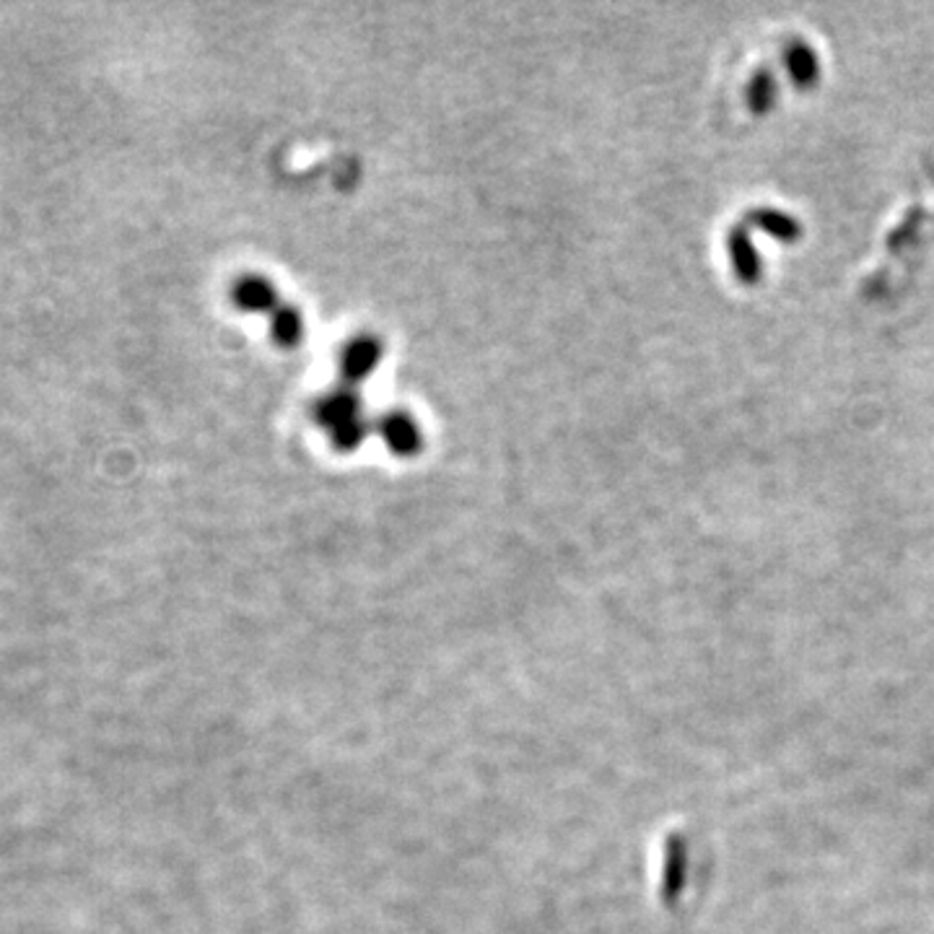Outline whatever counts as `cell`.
Here are the masks:
<instances>
[{
	"label": "cell",
	"instance_id": "cell-6",
	"mask_svg": "<svg viewBox=\"0 0 934 934\" xmlns=\"http://www.w3.org/2000/svg\"><path fill=\"white\" fill-rule=\"evenodd\" d=\"M369 431H372V426H369V421L364 419V415H356V419H351V421L341 423V426L330 429L328 434H330V442H333L338 446V450H341V452H353V450H359V446L366 442Z\"/></svg>",
	"mask_w": 934,
	"mask_h": 934
},
{
	"label": "cell",
	"instance_id": "cell-1",
	"mask_svg": "<svg viewBox=\"0 0 934 934\" xmlns=\"http://www.w3.org/2000/svg\"><path fill=\"white\" fill-rule=\"evenodd\" d=\"M376 431H380L382 442L388 444V450L398 458H413V454L421 452L423 446V431L421 423L413 419L411 413L405 411H388L376 423Z\"/></svg>",
	"mask_w": 934,
	"mask_h": 934
},
{
	"label": "cell",
	"instance_id": "cell-4",
	"mask_svg": "<svg viewBox=\"0 0 934 934\" xmlns=\"http://www.w3.org/2000/svg\"><path fill=\"white\" fill-rule=\"evenodd\" d=\"M234 301L244 312L254 314H270L281 304V301H278V289L262 275H244L242 281L234 285Z\"/></svg>",
	"mask_w": 934,
	"mask_h": 934
},
{
	"label": "cell",
	"instance_id": "cell-2",
	"mask_svg": "<svg viewBox=\"0 0 934 934\" xmlns=\"http://www.w3.org/2000/svg\"><path fill=\"white\" fill-rule=\"evenodd\" d=\"M382 361V343L374 335H359L349 341L341 356V372L345 382L356 384L369 380Z\"/></svg>",
	"mask_w": 934,
	"mask_h": 934
},
{
	"label": "cell",
	"instance_id": "cell-5",
	"mask_svg": "<svg viewBox=\"0 0 934 934\" xmlns=\"http://www.w3.org/2000/svg\"><path fill=\"white\" fill-rule=\"evenodd\" d=\"M268 318H270V338H273L278 345L291 349V345H299L301 341H304V314L299 312V307L278 304Z\"/></svg>",
	"mask_w": 934,
	"mask_h": 934
},
{
	"label": "cell",
	"instance_id": "cell-3",
	"mask_svg": "<svg viewBox=\"0 0 934 934\" xmlns=\"http://www.w3.org/2000/svg\"><path fill=\"white\" fill-rule=\"evenodd\" d=\"M361 413V398L359 392L353 390V384H343V388L330 390L328 395H322L314 405V419H318L320 426L328 431L341 426V423L356 419Z\"/></svg>",
	"mask_w": 934,
	"mask_h": 934
}]
</instances>
